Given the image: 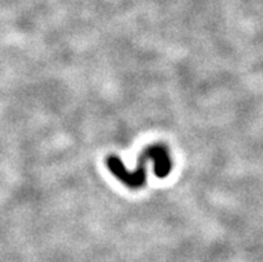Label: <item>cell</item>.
Wrapping results in <instances>:
<instances>
[{
  "instance_id": "6da1fadb",
  "label": "cell",
  "mask_w": 263,
  "mask_h": 262,
  "mask_svg": "<svg viewBox=\"0 0 263 262\" xmlns=\"http://www.w3.org/2000/svg\"><path fill=\"white\" fill-rule=\"evenodd\" d=\"M147 161H148V156L144 153L139 158V167L135 171H130V170H127L123 166V162L118 156H110L107 160V166H108L111 173L117 177L119 181H122L124 185L135 189V187H140L144 183V181H146V171H144L143 166Z\"/></svg>"
},
{
  "instance_id": "7a4b0ae2",
  "label": "cell",
  "mask_w": 263,
  "mask_h": 262,
  "mask_svg": "<svg viewBox=\"0 0 263 262\" xmlns=\"http://www.w3.org/2000/svg\"><path fill=\"white\" fill-rule=\"evenodd\" d=\"M150 153L151 161L154 162V171L155 176L159 178H164L170 174L171 171V158L167 150L160 145H154L147 149Z\"/></svg>"
}]
</instances>
